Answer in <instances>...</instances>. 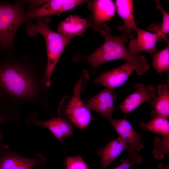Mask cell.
<instances>
[{
	"instance_id": "6da1fadb",
	"label": "cell",
	"mask_w": 169,
	"mask_h": 169,
	"mask_svg": "<svg viewBox=\"0 0 169 169\" xmlns=\"http://www.w3.org/2000/svg\"><path fill=\"white\" fill-rule=\"evenodd\" d=\"M46 63L42 56L20 57L12 52L0 59V116L18 120L23 105L50 108L49 88L43 82Z\"/></svg>"
},
{
	"instance_id": "7a4b0ae2",
	"label": "cell",
	"mask_w": 169,
	"mask_h": 169,
	"mask_svg": "<svg viewBox=\"0 0 169 169\" xmlns=\"http://www.w3.org/2000/svg\"><path fill=\"white\" fill-rule=\"evenodd\" d=\"M100 32L104 39L102 45L89 55L76 54L73 58L74 61L86 63L95 73L99 66L107 62L117 59L131 60L139 57L140 55L131 54L126 48L125 43L129 38L126 35H112V31L106 24Z\"/></svg>"
},
{
	"instance_id": "3957f363",
	"label": "cell",
	"mask_w": 169,
	"mask_h": 169,
	"mask_svg": "<svg viewBox=\"0 0 169 169\" xmlns=\"http://www.w3.org/2000/svg\"><path fill=\"white\" fill-rule=\"evenodd\" d=\"M36 23H28L26 26V32L30 37L37 33L43 37L46 45L47 60L43 82L49 88L51 85V78L55 68L67 45L74 37L64 35L50 29L49 20L46 17L37 18Z\"/></svg>"
},
{
	"instance_id": "277c9868",
	"label": "cell",
	"mask_w": 169,
	"mask_h": 169,
	"mask_svg": "<svg viewBox=\"0 0 169 169\" xmlns=\"http://www.w3.org/2000/svg\"><path fill=\"white\" fill-rule=\"evenodd\" d=\"M89 80L88 71L84 70L73 89L72 95L63 97L57 109L58 117L81 130L94 120L90 110L83 101L81 94L85 90Z\"/></svg>"
},
{
	"instance_id": "5b68a950",
	"label": "cell",
	"mask_w": 169,
	"mask_h": 169,
	"mask_svg": "<svg viewBox=\"0 0 169 169\" xmlns=\"http://www.w3.org/2000/svg\"><path fill=\"white\" fill-rule=\"evenodd\" d=\"M25 2L11 3L0 1V46L2 49L12 51L14 39L19 27L30 23L31 19L25 11Z\"/></svg>"
},
{
	"instance_id": "8992f818",
	"label": "cell",
	"mask_w": 169,
	"mask_h": 169,
	"mask_svg": "<svg viewBox=\"0 0 169 169\" xmlns=\"http://www.w3.org/2000/svg\"><path fill=\"white\" fill-rule=\"evenodd\" d=\"M150 65L146 58L140 55L137 59L127 61L117 68L102 73L93 81L105 87L113 89L123 85L134 71L137 74H144L150 69Z\"/></svg>"
},
{
	"instance_id": "52a82bcc",
	"label": "cell",
	"mask_w": 169,
	"mask_h": 169,
	"mask_svg": "<svg viewBox=\"0 0 169 169\" xmlns=\"http://www.w3.org/2000/svg\"><path fill=\"white\" fill-rule=\"evenodd\" d=\"M46 162L45 157L39 152L27 158L11 149L8 145H0V169H33L44 166Z\"/></svg>"
},
{
	"instance_id": "ba28073f",
	"label": "cell",
	"mask_w": 169,
	"mask_h": 169,
	"mask_svg": "<svg viewBox=\"0 0 169 169\" xmlns=\"http://www.w3.org/2000/svg\"><path fill=\"white\" fill-rule=\"evenodd\" d=\"M92 15L87 20L89 26L95 31L100 32L115 15V3L111 0H95L88 3Z\"/></svg>"
},
{
	"instance_id": "9c48e42d",
	"label": "cell",
	"mask_w": 169,
	"mask_h": 169,
	"mask_svg": "<svg viewBox=\"0 0 169 169\" xmlns=\"http://www.w3.org/2000/svg\"><path fill=\"white\" fill-rule=\"evenodd\" d=\"M25 123L46 128L61 143H63L67 137L73 135V128L71 124L58 117L52 116L48 120H43L38 119L37 113L33 112L28 115Z\"/></svg>"
},
{
	"instance_id": "30bf717a",
	"label": "cell",
	"mask_w": 169,
	"mask_h": 169,
	"mask_svg": "<svg viewBox=\"0 0 169 169\" xmlns=\"http://www.w3.org/2000/svg\"><path fill=\"white\" fill-rule=\"evenodd\" d=\"M111 125L118 135V137L128 145V151L130 153L140 152L144 147L141 134L136 131L130 122L126 119L110 120Z\"/></svg>"
},
{
	"instance_id": "8fae6325",
	"label": "cell",
	"mask_w": 169,
	"mask_h": 169,
	"mask_svg": "<svg viewBox=\"0 0 169 169\" xmlns=\"http://www.w3.org/2000/svg\"><path fill=\"white\" fill-rule=\"evenodd\" d=\"M117 98L116 93L113 89L105 87L85 103L90 110L99 113L105 119L110 120L112 118V113L115 109L114 104Z\"/></svg>"
},
{
	"instance_id": "7c38bea8",
	"label": "cell",
	"mask_w": 169,
	"mask_h": 169,
	"mask_svg": "<svg viewBox=\"0 0 169 169\" xmlns=\"http://www.w3.org/2000/svg\"><path fill=\"white\" fill-rule=\"evenodd\" d=\"M86 1L83 0H44V3L39 7L27 12V15L30 19L38 18L53 14L59 15Z\"/></svg>"
},
{
	"instance_id": "4fadbf2b",
	"label": "cell",
	"mask_w": 169,
	"mask_h": 169,
	"mask_svg": "<svg viewBox=\"0 0 169 169\" xmlns=\"http://www.w3.org/2000/svg\"><path fill=\"white\" fill-rule=\"evenodd\" d=\"M135 89L134 92L126 96L119 106L125 115L143 103L149 102L156 95V89L153 85L141 83L135 85Z\"/></svg>"
},
{
	"instance_id": "5bb4252c",
	"label": "cell",
	"mask_w": 169,
	"mask_h": 169,
	"mask_svg": "<svg viewBox=\"0 0 169 169\" xmlns=\"http://www.w3.org/2000/svg\"><path fill=\"white\" fill-rule=\"evenodd\" d=\"M137 37L131 38L128 45V50L132 54L137 55L142 51L149 53L151 55L157 51L156 44L159 35L137 27L136 28Z\"/></svg>"
},
{
	"instance_id": "9a60e30c",
	"label": "cell",
	"mask_w": 169,
	"mask_h": 169,
	"mask_svg": "<svg viewBox=\"0 0 169 169\" xmlns=\"http://www.w3.org/2000/svg\"><path fill=\"white\" fill-rule=\"evenodd\" d=\"M116 12L123 22L117 30L127 36L130 39L136 34L137 27L134 16L133 2L131 0H116L115 2Z\"/></svg>"
},
{
	"instance_id": "2e32d148",
	"label": "cell",
	"mask_w": 169,
	"mask_h": 169,
	"mask_svg": "<svg viewBox=\"0 0 169 169\" xmlns=\"http://www.w3.org/2000/svg\"><path fill=\"white\" fill-rule=\"evenodd\" d=\"M158 93L148 103L152 108L150 115L153 117H169V84H159L156 87Z\"/></svg>"
},
{
	"instance_id": "e0dca14e",
	"label": "cell",
	"mask_w": 169,
	"mask_h": 169,
	"mask_svg": "<svg viewBox=\"0 0 169 169\" xmlns=\"http://www.w3.org/2000/svg\"><path fill=\"white\" fill-rule=\"evenodd\" d=\"M128 145L120 138L118 137L97 151L101 156L100 165L102 169H105L123 151L128 149Z\"/></svg>"
},
{
	"instance_id": "ac0fdd59",
	"label": "cell",
	"mask_w": 169,
	"mask_h": 169,
	"mask_svg": "<svg viewBox=\"0 0 169 169\" xmlns=\"http://www.w3.org/2000/svg\"><path fill=\"white\" fill-rule=\"evenodd\" d=\"M89 27L86 19L77 15H70L60 23L58 31L64 35L74 37L82 36Z\"/></svg>"
},
{
	"instance_id": "d6986e66",
	"label": "cell",
	"mask_w": 169,
	"mask_h": 169,
	"mask_svg": "<svg viewBox=\"0 0 169 169\" xmlns=\"http://www.w3.org/2000/svg\"><path fill=\"white\" fill-rule=\"evenodd\" d=\"M155 2L156 8L161 13L163 21L160 23L150 24L147 27V30L159 35L160 38L157 42H160L164 40L168 44L169 42L166 35L169 33V14L163 8L159 0H155Z\"/></svg>"
},
{
	"instance_id": "ffe728a7",
	"label": "cell",
	"mask_w": 169,
	"mask_h": 169,
	"mask_svg": "<svg viewBox=\"0 0 169 169\" xmlns=\"http://www.w3.org/2000/svg\"><path fill=\"white\" fill-rule=\"evenodd\" d=\"M140 127L145 131H151L163 136H169V121L163 117H153L147 123H141Z\"/></svg>"
},
{
	"instance_id": "44dd1931",
	"label": "cell",
	"mask_w": 169,
	"mask_h": 169,
	"mask_svg": "<svg viewBox=\"0 0 169 169\" xmlns=\"http://www.w3.org/2000/svg\"><path fill=\"white\" fill-rule=\"evenodd\" d=\"M152 64L157 73L169 71V44L164 48L151 54Z\"/></svg>"
},
{
	"instance_id": "7402d4cb",
	"label": "cell",
	"mask_w": 169,
	"mask_h": 169,
	"mask_svg": "<svg viewBox=\"0 0 169 169\" xmlns=\"http://www.w3.org/2000/svg\"><path fill=\"white\" fill-rule=\"evenodd\" d=\"M163 137L162 139L158 136H156L153 142L154 148L152 155L158 160L164 158L165 155H169V136Z\"/></svg>"
},
{
	"instance_id": "603a6c76",
	"label": "cell",
	"mask_w": 169,
	"mask_h": 169,
	"mask_svg": "<svg viewBox=\"0 0 169 169\" xmlns=\"http://www.w3.org/2000/svg\"><path fill=\"white\" fill-rule=\"evenodd\" d=\"M142 161V157L138 152H133L125 158L121 159L120 165L113 169H130L132 165L139 164Z\"/></svg>"
},
{
	"instance_id": "cb8c5ba5",
	"label": "cell",
	"mask_w": 169,
	"mask_h": 169,
	"mask_svg": "<svg viewBox=\"0 0 169 169\" xmlns=\"http://www.w3.org/2000/svg\"><path fill=\"white\" fill-rule=\"evenodd\" d=\"M65 169H89L79 155L68 157L65 160Z\"/></svg>"
},
{
	"instance_id": "d4e9b609",
	"label": "cell",
	"mask_w": 169,
	"mask_h": 169,
	"mask_svg": "<svg viewBox=\"0 0 169 169\" xmlns=\"http://www.w3.org/2000/svg\"><path fill=\"white\" fill-rule=\"evenodd\" d=\"M5 119L0 116V124H3L4 123L5 121ZM3 138V134L1 132H0V141L2 140Z\"/></svg>"
},
{
	"instance_id": "484cf974",
	"label": "cell",
	"mask_w": 169,
	"mask_h": 169,
	"mask_svg": "<svg viewBox=\"0 0 169 169\" xmlns=\"http://www.w3.org/2000/svg\"><path fill=\"white\" fill-rule=\"evenodd\" d=\"M158 169H169V165H164L160 164L158 167Z\"/></svg>"
}]
</instances>
